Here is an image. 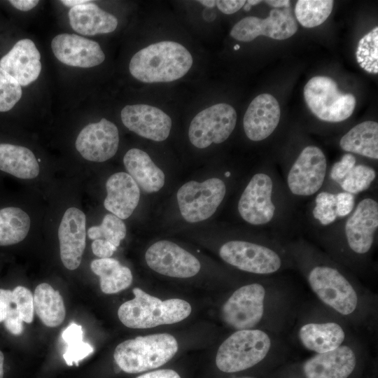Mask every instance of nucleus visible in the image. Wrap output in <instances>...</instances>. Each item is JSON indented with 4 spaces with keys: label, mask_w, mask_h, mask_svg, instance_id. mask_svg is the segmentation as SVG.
<instances>
[{
    "label": "nucleus",
    "mask_w": 378,
    "mask_h": 378,
    "mask_svg": "<svg viewBox=\"0 0 378 378\" xmlns=\"http://www.w3.org/2000/svg\"><path fill=\"white\" fill-rule=\"evenodd\" d=\"M91 1L88 0H62L60 1L64 5L68 7H74L76 6L82 5L90 2Z\"/></svg>",
    "instance_id": "obj_49"
},
{
    "label": "nucleus",
    "mask_w": 378,
    "mask_h": 378,
    "mask_svg": "<svg viewBox=\"0 0 378 378\" xmlns=\"http://www.w3.org/2000/svg\"><path fill=\"white\" fill-rule=\"evenodd\" d=\"M51 48L56 58L69 66L90 68L100 64L105 59L97 42L74 34L57 35Z\"/></svg>",
    "instance_id": "obj_19"
},
{
    "label": "nucleus",
    "mask_w": 378,
    "mask_h": 378,
    "mask_svg": "<svg viewBox=\"0 0 378 378\" xmlns=\"http://www.w3.org/2000/svg\"><path fill=\"white\" fill-rule=\"evenodd\" d=\"M356 164V157L351 153H346L331 166L328 177L332 181L339 184Z\"/></svg>",
    "instance_id": "obj_40"
},
{
    "label": "nucleus",
    "mask_w": 378,
    "mask_h": 378,
    "mask_svg": "<svg viewBox=\"0 0 378 378\" xmlns=\"http://www.w3.org/2000/svg\"><path fill=\"white\" fill-rule=\"evenodd\" d=\"M136 378H181V377L173 370L163 369L141 374Z\"/></svg>",
    "instance_id": "obj_46"
},
{
    "label": "nucleus",
    "mask_w": 378,
    "mask_h": 378,
    "mask_svg": "<svg viewBox=\"0 0 378 378\" xmlns=\"http://www.w3.org/2000/svg\"><path fill=\"white\" fill-rule=\"evenodd\" d=\"M93 253L99 258H108L113 254L117 247L104 239H94L91 245Z\"/></svg>",
    "instance_id": "obj_43"
},
{
    "label": "nucleus",
    "mask_w": 378,
    "mask_h": 378,
    "mask_svg": "<svg viewBox=\"0 0 378 378\" xmlns=\"http://www.w3.org/2000/svg\"><path fill=\"white\" fill-rule=\"evenodd\" d=\"M281 110L274 97L263 93L255 97L244 116L243 127L246 136L253 141L268 138L280 120Z\"/></svg>",
    "instance_id": "obj_20"
},
{
    "label": "nucleus",
    "mask_w": 378,
    "mask_h": 378,
    "mask_svg": "<svg viewBox=\"0 0 378 378\" xmlns=\"http://www.w3.org/2000/svg\"><path fill=\"white\" fill-rule=\"evenodd\" d=\"M311 217L319 227H332L339 218L336 211V193L321 190L314 195Z\"/></svg>",
    "instance_id": "obj_34"
},
{
    "label": "nucleus",
    "mask_w": 378,
    "mask_h": 378,
    "mask_svg": "<svg viewBox=\"0 0 378 378\" xmlns=\"http://www.w3.org/2000/svg\"><path fill=\"white\" fill-rule=\"evenodd\" d=\"M90 267L99 276L100 288L106 294L119 293L132 282L131 270L114 258L95 259L92 261Z\"/></svg>",
    "instance_id": "obj_30"
},
{
    "label": "nucleus",
    "mask_w": 378,
    "mask_h": 378,
    "mask_svg": "<svg viewBox=\"0 0 378 378\" xmlns=\"http://www.w3.org/2000/svg\"><path fill=\"white\" fill-rule=\"evenodd\" d=\"M10 3L15 8L27 11L34 8L38 3L37 0H10Z\"/></svg>",
    "instance_id": "obj_47"
},
{
    "label": "nucleus",
    "mask_w": 378,
    "mask_h": 378,
    "mask_svg": "<svg viewBox=\"0 0 378 378\" xmlns=\"http://www.w3.org/2000/svg\"><path fill=\"white\" fill-rule=\"evenodd\" d=\"M225 194V183L219 178H210L201 183L188 181L176 194L181 214L189 223L206 220L216 212Z\"/></svg>",
    "instance_id": "obj_8"
},
{
    "label": "nucleus",
    "mask_w": 378,
    "mask_h": 378,
    "mask_svg": "<svg viewBox=\"0 0 378 378\" xmlns=\"http://www.w3.org/2000/svg\"><path fill=\"white\" fill-rule=\"evenodd\" d=\"M21 97V85L0 67V112L10 110Z\"/></svg>",
    "instance_id": "obj_38"
},
{
    "label": "nucleus",
    "mask_w": 378,
    "mask_h": 378,
    "mask_svg": "<svg viewBox=\"0 0 378 378\" xmlns=\"http://www.w3.org/2000/svg\"><path fill=\"white\" fill-rule=\"evenodd\" d=\"M4 354L0 351V378L4 377Z\"/></svg>",
    "instance_id": "obj_51"
},
{
    "label": "nucleus",
    "mask_w": 378,
    "mask_h": 378,
    "mask_svg": "<svg viewBox=\"0 0 378 378\" xmlns=\"http://www.w3.org/2000/svg\"><path fill=\"white\" fill-rule=\"evenodd\" d=\"M106 188L105 209L122 220L129 218L139 202L140 189L136 183L127 173L117 172L108 178Z\"/></svg>",
    "instance_id": "obj_23"
},
{
    "label": "nucleus",
    "mask_w": 378,
    "mask_h": 378,
    "mask_svg": "<svg viewBox=\"0 0 378 378\" xmlns=\"http://www.w3.org/2000/svg\"><path fill=\"white\" fill-rule=\"evenodd\" d=\"M86 218L76 207L64 212L58 228L60 258L64 266L70 270L77 269L85 248Z\"/></svg>",
    "instance_id": "obj_18"
},
{
    "label": "nucleus",
    "mask_w": 378,
    "mask_h": 378,
    "mask_svg": "<svg viewBox=\"0 0 378 378\" xmlns=\"http://www.w3.org/2000/svg\"><path fill=\"white\" fill-rule=\"evenodd\" d=\"M299 338L306 349L319 354L341 346L345 333L342 328L334 322L311 323L300 328Z\"/></svg>",
    "instance_id": "obj_26"
},
{
    "label": "nucleus",
    "mask_w": 378,
    "mask_h": 378,
    "mask_svg": "<svg viewBox=\"0 0 378 378\" xmlns=\"http://www.w3.org/2000/svg\"><path fill=\"white\" fill-rule=\"evenodd\" d=\"M127 174L147 193L159 191L164 185V172L148 153L139 148L129 150L123 158Z\"/></svg>",
    "instance_id": "obj_25"
},
{
    "label": "nucleus",
    "mask_w": 378,
    "mask_h": 378,
    "mask_svg": "<svg viewBox=\"0 0 378 378\" xmlns=\"http://www.w3.org/2000/svg\"><path fill=\"white\" fill-rule=\"evenodd\" d=\"M247 4H248L251 6L257 5L262 2V1L258 0H248L246 1Z\"/></svg>",
    "instance_id": "obj_52"
},
{
    "label": "nucleus",
    "mask_w": 378,
    "mask_h": 378,
    "mask_svg": "<svg viewBox=\"0 0 378 378\" xmlns=\"http://www.w3.org/2000/svg\"><path fill=\"white\" fill-rule=\"evenodd\" d=\"M298 30L295 19L290 8H273L269 16L261 19L248 16L236 23L230 31L234 39L248 42L262 35L274 39L284 40L291 37Z\"/></svg>",
    "instance_id": "obj_14"
},
{
    "label": "nucleus",
    "mask_w": 378,
    "mask_h": 378,
    "mask_svg": "<svg viewBox=\"0 0 378 378\" xmlns=\"http://www.w3.org/2000/svg\"><path fill=\"white\" fill-rule=\"evenodd\" d=\"M119 144L117 127L106 118L86 125L78 134L76 148L87 160L102 162L116 153Z\"/></svg>",
    "instance_id": "obj_16"
},
{
    "label": "nucleus",
    "mask_w": 378,
    "mask_h": 378,
    "mask_svg": "<svg viewBox=\"0 0 378 378\" xmlns=\"http://www.w3.org/2000/svg\"><path fill=\"white\" fill-rule=\"evenodd\" d=\"M3 322L7 331L13 335H20L24 330V321L15 305L9 310Z\"/></svg>",
    "instance_id": "obj_42"
},
{
    "label": "nucleus",
    "mask_w": 378,
    "mask_h": 378,
    "mask_svg": "<svg viewBox=\"0 0 378 378\" xmlns=\"http://www.w3.org/2000/svg\"><path fill=\"white\" fill-rule=\"evenodd\" d=\"M178 349L173 335L153 334L120 343L115 349L113 358L122 371L139 373L163 365L174 356Z\"/></svg>",
    "instance_id": "obj_4"
},
{
    "label": "nucleus",
    "mask_w": 378,
    "mask_h": 378,
    "mask_svg": "<svg viewBox=\"0 0 378 378\" xmlns=\"http://www.w3.org/2000/svg\"><path fill=\"white\" fill-rule=\"evenodd\" d=\"M145 259L151 270L170 277H192L201 268L200 261L193 255L167 240L152 244L146 252Z\"/></svg>",
    "instance_id": "obj_15"
},
{
    "label": "nucleus",
    "mask_w": 378,
    "mask_h": 378,
    "mask_svg": "<svg viewBox=\"0 0 378 378\" xmlns=\"http://www.w3.org/2000/svg\"><path fill=\"white\" fill-rule=\"evenodd\" d=\"M134 298L122 303L118 316L126 327L146 329L160 325L173 324L186 318L192 307L184 300L172 298L162 300L139 288H134Z\"/></svg>",
    "instance_id": "obj_3"
},
{
    "label": "nucleus",
    "mask_w": 378,
    "mask_h": 378,
    "mask_svg": "<svg viewBox=\"0 0 378 378\" xmlns=\"http://www.w3.org/2000/svg\"><path fill=\"white\" fill-rule=\"evenodd\" d=\"M13 306L12 290L0 288V323L4 321Z\"/></svg>",
    "instance_id": "obj_44"
},
{
    "label": "nucleus",
    "mask_w": 378,
    "mask_h": 378,
    "mask_svg": "<svg viewBox=\"0 0 378 378\" xmlns=\"http://www.w3.org/2000/svg\"><path fill=\"white\" fill-rule=\"evenodd\" d=\"M13 293V301L22 321L31 323L34 319V295L29 289L22 286H16Z\"/></svg>",
    "instance_id": "obj_39"
},
{
    "label": "nucleus",
    "mask_w": 378,
    "mask_h": 378,
    "mask_svg": "<svg viewBox=\"0 0 378 378\" xmlns=\"http://www.w3.org/2000/svg\"><path fill=\"white\" fill-rule=\"evenodd\" d=\"M190 52L174 41H160L142 48L132 57L129 69L144 83H165L185 76L192 65Z\"/></svg>",
    "instance_id": "obj_2"
},
{
    "label": "nucleus",
    "mask_w": 378,
    "mask_h": 378,
    "mask_svg": "<svg viewBox=\"0 0 378 378\" xmlns=\"http://www.w3.org/2000/svg\"><path fill=\"white\" fill-rule=\"evenodd\" d=\"M240 48L239 45L237 44L234 46V50H239Z\"/></svg>",
    "instance_id": "obj_54"
},
{
    "label": "nucleus",
    "mask_w": 378,
    "mask_h": 378,
    "mask_svg": "<svg viewBox=\"0 0 378 378\" xmlns=\"http://www.w3.org/2000/svg\"><path fill=\"white\" fill-rule=\"evenodd\" d=\"M376 178L377 172L373 167L356 164L338 185L342 191L355 195L368 190Z\"/></svg>",
    "instance_id": "obj_36"
},
{
    "label": "nucleus",
    "mask_w": 378,
    "mask_h": 378,
    "mask_svg": "<svg viewBox=\"0 0 378 378\" xmlns=\"http://www.w3.org/2000/svg\"><path fill=\"white\" fill-rule=\"evenodd\" d=\"M246 4L245 0H218L216 1L218 8L223 13L229 15L237 12Z\"/></svg>",
    "instance_id": "obj_45"
},
{
    "label": "nucleus",
    "mask_w": 378,
    "mask_h": 378,
    "mask_svg": "<svg viewBox=\"0 0 378 378\" xmlns=\"http://www.w3.org/2000/svg\"><path fill=\"white\" fill-rule=\"evenodd\" d=\"M344 151L372 160L378 159V123L366 120L353 127L340 141Z\"/></svg>",
    "instance_id": "obj_28"
},
{
    "label": "nucleus",
    "mask_w": 378,
    "mask_h": 378,
    "mask_svg": "<svg viewBox=\"0 0 378 378\" xmlns=\"http://www.w3.org/2000/svg\"><path fill=\"white\" fill-rule=\"evenodd\" d=\"M348 248L363 255L371 250L378 230V201L372 196L359 200L352 212L340 223Z\"/></svg>",
    "instance_id": "obj_10"
},
{
    "label": "nucleus",
    "mask_w": 378,
    "mask_h": 378,
    "mask_svg": "<svg viewBox=\"0 0 378 378\" xmlns=\"http://www.w3.org/2000/svg\"><path fill=\"white\" fill-rule=\"evenodd\" d=\"M41 55L34 43L28 38L18 41L0 59V67L20 85L36 80L41 71Z\"/></svg>",
    "instance_id": "obj_21"
},
{
    "label": "nucleus",
    "mask_w": 378,
    "mask_h": 378,
    "mask_svg": "<svg viewBox=\"0 0 378 378\" xmlns=\"http://www.w3.org/2000/svg\"><path fill=\"white\" fill-rule=\"evenodd\" d=\"M327 173L328 162L323 151L314 145L305 146L284 172L287 194L298 200L314 196L323 187Z\"/></svg>",
    "instance_id": "obj_6"
},
{
    "label": "nucleus",
    "mask_w": 378,
    "mask_h": 378,
    "mask_svg": "<svg viewBox=\"0 0 378 378\" xmlns=\"http://www.w3.org/2000/svg\"><path fill=\"white\" fill-rule=\"evenodd\" d=\"M69 18L71 28L82 35L111 33L118 26V20L114 15L92 1L70 8Z\"/></svg>",
    "instance_id": "obj_24"
},
{
    "label": "nucleus",
    "mask_w": 378,
    "mask_h": 378,
    "mask_svg": "<svg viewBox=\"0 0 378 378\" xmlns=\"http://www.w3.org/2000/svg\"><path fill=\"white\" fill-rule=\"evenodd\" d=\"M197 1L207 8H214L216 6V1L214 0H200Z\"/></svg>",
    "instance_id": "obj_50"
},
{
    "label": "nucleus",
    "mask_w": 378,
    "mask_h": 378,
    "mask_svg": "<svg viewBox=\"0 0 378 378\" xmlns=\"http://www.w3.org/2000/svg\"><path fill=\"white\" fill-rule=\"evenodd\" d=\"M356 358L348 346L324 353H319L303 365L306 378H347L355 368Z\"/></svg>",
    "instance_id": "obj_22"
},
{
    "label": "nucleus",
    "mask_w": 378,
    "mask_h": 378,
    "mask_svg": "<svg viewBox=\"0 0 378 378\" xmlns=\"http://www.w3.org/2000/svg\"><path fill=\"white\" fill-rule=\"evenodd\" d=\"M251 8V6L248 4H247V3L246 2V4H245L244 6V10L248 11V10H250Z\"/></svg>",
    "instance_id": "obj_53"
},
{
    "label": "nucleus",
    "mask_w": 378,
    "mask_h": 378,
    "mask_svg": "<svg viewBox=\"0 0 378 378\" xmlns=\"http://www.w3.org/2000/svg\"><path fill=\"white\" fill-rule=\"evenodd\" d=\"M241 378H253V377H241Z\"/></svg>",
    "instance_id": "obj_55"
},
{
    "label": "nucleus",
    "mask_w": 378,
    "mask_h": 378,
    "mask_svg": "<svg viewBox=\"0 0 378 378\" xmlns=\"http://www.w3.org/2000/svg\"><path fill=\"white\" fill-rule=\"evenodd\" d=\"M265 288L254 283L236 290L222 307L225 323L238 330L255 327L264 313Z\"/></svg>",
    "instance_id": "obj_13"
},
{
    "label": "nucleus",
    "mask_w": 378,
    "mask_h": 378,
    "mask_svg": "<svg viewBox=\"0 0 378 378\" xmlns=\"http://www.w3.org/2000/svg\"><path fill=\"white\" fill-rule=\"evenodd\" d=\"M304 98L312 113L328 122H339L353 113L356 100L351 93H342L328 76L312 78L304 87Z\"/></svg>",
    "instance_id": "obj_7"
},
{
    "label": "nucleus",
    "mask_w": 378,
    "mask_h": 378,
    "mask_svg": "<svg viewBox=\"0 0 378 378\" xmlns=\"http://www.w3.org/2000/svg\"><path fill=\"white\" fill-rule=\"evenodd\" d=\"M34 308L43 323L50 328L59 326L64 320L66 309L58 290L47 283L36 286L34 294Z\"/></svg>",
    "instance_id": "obj_29"
},
{
    "label": "nucleus",
    "mask_w": 378,
    "mask_h": 378,
    "mask_svg": "<svg viewBox=\"0 0 378 378\" xmlns=\"http://www.w3.org/2000/svg\"><path fill=\"white\" fill-rule=\"evenodd\" d=\"M265 2L274 8L290 7V1L288 0H267L265 1Z\"/></svg>",
    "instance_id": "obj_48"
},
{
    "label": "nucleus",
    "mask_w": 378,
    "mask_h": 378,
    "mask_svg": "<svg viewBox=\"0 0 378 378\" xmlns=\"http://www.w3.org/2000/svg\"><path fill=\"white\" fill-rule=\"evenodd\" d=\"M355 205L354 195L342 190L336 193V211L339 220L347 217L354 210Z\"/></svg>",
    "instance_id": "obj_41"
},
{
    "label": "nucleus",
    "mask_w": 378,
    "mask_h": 378,
    "mask_svg": "<svg viewBox=\"0 0 378 378\" xmlns=\"http://www.w3.org/2000/svg\"><path fill=\"white\" fill-rule=\"evenodd\" d=\"M356 56L362 69L371 74L378 73V27L360 38Z\"/></svg>",
    "instance_id": "obj_37"
},
{
    "label": "nucleus",
    "mask_w": 378,
    "mask_h": 378,
    "mask_svg": "<svg viewBox=\"0 0 378 378\" xmlns=\"http://www.w3.org/2000/svg\"><path fill=\"white\" fill-rule=\"evenodd\" d=\"M270 346V338L262 330H237L220 345L216 356V366L224 372L246 370L263 360Z\"/></svg>",
    "instance_id": "obj_5"
},
{
    "label": "nucleus",
    "mask_w": 378,
    "mask_h": 378,
    "mask_svg": "<svg viewBox=\"0 0 378 378\" xmlns=\"http://www.w3.org/2000/svg\"><path fill=\"white\" fill-rule=\"evenodd\" d=\"M0 171L22 179H31L39 174L38 162L29 148L11 144H0Z\"/></svg>",
    "instance_id": "obj_27"
},
{
    "label": "nucleus",
    "mask_w": 378,
    "mask_h": 378,
    "mask_svg": "<svg viewBox=\"0 0 378 378\" xmlns=\"http://www.w3.org/2000/svg\"><path fill=\"white\" fill-rule=\"evenodd\" d=\"M220 257L229 265L257 274L276 272L282 265L279 254L273 248L244 240H231L219 249Z\"/></svg>",
    "instance_id": "obj_12"
},
{
    "label": "nucleus",
    "mask_w": 378,
    "mask_h": 378,
    "mask_svg": "<svg viewBox=\"0 0 378 378\" xmlns=\"http://www.w3.org/2000/svg\"><path fill=\"white\" fill-rule=\"evenodd\" d=\"M127 232L124 222L113 214L104 216L101 225L90 227L88 235L90 239H104L118 247Z\"/></svg>",
    "instance_id": "obj_35"
},
{
    "label": "nucleus",
    "mask_w": 378,
    "mask_h": 378,
    "mask_svg": "<svg viewBox=\"0 0 378 378\" xmlns=\"http://www.w3.org/2000/svg\"><path fill=\"white\" fill-rule=\"evenodd\" d=\"M333 3L332 0H298L295 8V17L302 27H317L329 17Z\"/></svg>",
    "instance_id": "obj_32"
},
{
    "label": "nucleus",
    "mask_w": 378,
    "mask_h": 378,
    "mask_svg": "<svg viewBox=\"0 0 378 378\" xmlns=\"http://www.w3.org/2000/svg\"><path fill=\"white\" fill-rule=\"evenodd\" d=\"M237 122V113L230 104H214L198 113L190 122L188 137L198 148L220 144L228 139Z\"/></svg>",
    "instance_id": "obj_11"
},
{
    "label": "nucleus",
    "mask_w": 378,
    "mask_h": 378,
    "mask_svg": "<svg viewBox=\"0 0 378 378\" xmlns=\"http://www.w3.org/2000/svg\"><path fill=\"white\" fill-rule=\"evenodd\" d=\"M62 337L67 344L63 357L69 366L78 365L93 352V347L83 340V331L80 325L70 323L62 332Z\"/></svg>",
    "instance_id": "obj_33"
},
{
    "label": "nucleus",
    "mask_w": 378,
    "mask_h": 378,
    "mask_svg": "<svg viewBox=\"0 0 378 378\" xmlns=\"http://www.w3.org/2000/svg\"><path fill=\"white\" fill-rule=\"evenodd\" d=\"M307 279L314 293L330 307L342 315H349L355 311L358 304L356 292L335 267L316 265L309 270Z\"/></svg>",
    "instance_id": "obj_9"
},
{
    "label": "nucleus",
    "mask_w": 378,
    "mask_h": 378,
    "mask_svg": "<svg viewBox=\"0 0 378 378\" xmlns=\"http://www.w3.org/2000/svg\"><path fill=\"white\" fill-rule=\"evenodd\" d=\"M286 190L274 171L254 174L238 201L237 210L246 223L256 227L275 226L286 211Z\"/></svg>",
    "instance_id": "obj_1"
},
{
    "label": "nucleus",
    "mask_w": 378,
    "mask_h": 378,
    "mask_svg": "<svg viewBox=\"0 0 378 378\" xmlns=\"http://www.w3.org/2000/svg\"><path fill=\"white\" fill-rule=\"evenodd\" d=\"M31 220L29 215L15 206L0 209V246L22 241L27 235Z\"/></svg>",
    "instance_id": "obj_31"
},
{
    "label": "nucleus",
    "mask_w": 378,
    "mask_h": 378,
    "mask_svg": "<svg viewBox=\"0 0 378 378\" xmlns=\"http://www.w3.org/2000/svg\"><path fill=\"white\" fill-rule=\"evenodd\" d=\"M120 115L123 125L140 136L162 141L169 135L171 118L157 107L143 104L127 105Z\"/></svg>",
    "instance_id": "obj_17"
}]
</instances>
